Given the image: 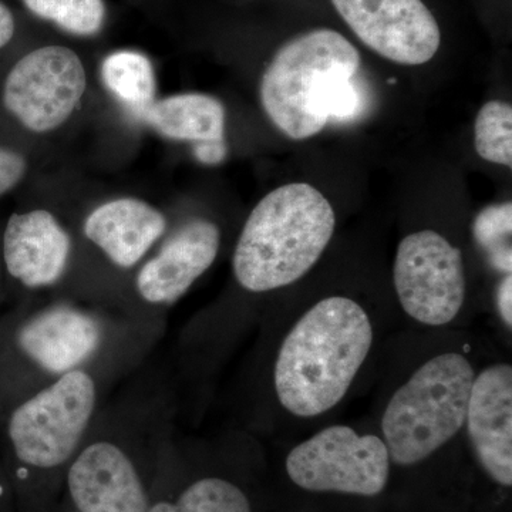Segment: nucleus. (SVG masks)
<instances>
[{
    "instance_id": "15",
    "label": "nucleus",
    "mask_w": 512,
    "mask_h": 512,
    "mask_svg": "<svg viewBox=\"0 0 512 512\" xmlns=\"http://www.w3.org/2000/svg\"><path fill=\"white\" fill-rule=\"evenodd\" d=\"M164 215L147 202L121 198L100 205L84 222V234L110 261L131 268L164 234Z\"/></svg>"
},
{
    "instance_id": "8",
    "label": "nucleus",
    "mask_w": 512,
    "mask_h": 512,
    "mask_svg": "<svg viewBox=\"0 0 512 512\" xmlns=\"http://www.w3.org/2000/svg\"><path fill=\"white\" fill-rule=\"evenodd\" d=\"M157 470L116 441H92L64 471L60 498L77 512H148Z\"/></svg>"
},
{
    "instance_id": "7",
    "label": "nucleus",
    "mask_w": 512,
    "mask_h": 512,
    "mask_svg": "<svg viewBox=\"0 0 512 512\" xmlns=\"http://www.w3.org/2000/svg\"><path fill=\"white\" fill-rule=\"evenodd\" d=\"M393 279L403 311L423 325H447L463 308V255L439 232L424 229L402 239Z\"/></svg>"
},
{
    "instance_id": "12",
    "label": "nucleus",
    "mask_w": 512,
    "mask_h": 512,
    "mask_svg": "<svg viewBox=\"0 0 512 512\" xmlns=\"http://www.w3.org/2000/svg\"><path fill=\"white\" fill-rule=\"evenodd\" d=\"M220 245V228L214 222H188L140 269L138 292L154 305L178 301L214 264Z\"/></svg>"
},
{
    "instance_id": "25",
    "label": "nucleus",
    "mask_w": 512,
    "mask_h": 512,
    "mask_svg": "<svg viewBox=\"0 0 512 512\" xmlns=\"http://www.w3.org/2000/svg\"><path fill=\"white\" fill-rule=\"evenodd\" d=\"M16 33V19L12 9L0 0V49L12 42Z\"/></svg>"
},
{
    "instance_id": "13",
    "label": "nucleus",
    "mask_w": 512,
    "mask_h": 512,
    "mask_svg": "<svg viewBox=\"0 0 512 512\" xmlns=\"http://www.w3.org/2000/svg\"><path fill=\"white\" fill-rule=\"evenodd\" d=\"M70 238L50 212L13 214L3 234V259L13 278L28 288L55 284L70 255Z\"/></svg>"
},
{
    "instance_id": "2",
    "label": "nucleus",
    "mask_w": 512,
    "mask_h": 512,
    "mask_svg": "<svg viewBox=\"0 0 512 512\" xmlns=\"http://www.w3.org/2000/svg\"><path fill=\"white\" fill-rule=\"evenodd\" d=\"M373 345L365 309L345 296L313 305L286 335L276 357L279 403L298 417H316L342 402Z\"/></svg>"
},
{
    "instance_id": "5",
    "label": "nucleus",
    "mask_w": 512,
    "mask_h": 512,
    "mask_svg": "<svg viewBox=\"0 0 512 512\" xmlns=\"http://www.w3.org/2000/svg\"><path fill=\"white\" fill-rule=\"evenodd\" d=\"M474 369L466 356L443 353L419 367L393 394L382 419L383 441L396 466L419 464L466 424Z\"/></svg>"
},
{
    "instance_id": "22",
    "label": "nucleus",
    "mask_w": 512,
    "mask_h": 512,
    "mask_svg": "<svg viewBox=\"0 0 512 512\" xmlns=\"http://www.w3.org/2000/svg\"><path fill=\"white\" fill-rule=\"evenodd\" d=\"M25 173V158L15 151L0 148V197L16 187Z\"/></svg>"
},
{
    "instance_id": "9",
    "label": "nucleus",
    "mask_w": 512,
    "mask_h": 512,
    "mask_svg": "<svg viewBox=\"0 0 512 512\" xmlns=\"http://www.w3.org/2000/svg\"><path fill=\"white\" fill-rule=\"evenodd\" d=\"M86 70L69 47H39L10 70L3 104L35 133H46L72 116L86 90Z\"/></svg>"
},
{
    "instance_id": "10",
    "label": "nucleus",
    "mask_w": 512,
    "mask_h": 512,
    "mask_svg": "<svg viewBox=\"0 0 512 512\" xmlns=\"http://www.w3.org/2000/svg\"><path fill=\"white\" fill-rule=\"evenodd\" d=\"M367 47L406 66L430 62L439 52V23L421 0H332Z\"/></svg>"
},
{
    "instance_id": "26",
    "label": "nucleus",
    "mask_w": 512,
    "mask_h": 512,
    "mask_svg": "<svg viewBox=\"0 0 512 512\" xmlns=\"http://www.w3.org/2000/svg\"><path fill=\"white\" fill-rule=\"evenodd\" d=\"M0 512H18L12 484H10L2 461H0Z\"/></svg>"
},
{
    "instance_id": "27",
    "label": "nucleus",
    "mask_w": 512,
    "mask_h": 512,
    "mask_svg": "<svg viewBox=\"0 0 512 512\" xmlns=\"http://www.w3.org/2000/svg\"><path fill=\"white\" fill-rule=\"evenodd\" d=\"M46 512H77L74 511L72 507H70L69 504L66 503V501L63 500V498H59V501L55 505H52V507L49 508Z\"/></svg>"
},
{
    "instance_id": "1",
    "label": "nucleus",
    "mask_w": 512,
    "mask_h": 512,
    "mask_svg": "<svg viewBox=\"0 0 512 512\" xmlns=\"http://www.w3.org/2000/svg\"><path fill=\"white\" fill-rule=\"evenodd\" d=\"M96 403L92 376L74 369L10 412L2 464L18 512H46L59 501L64 471L82 447Z\"/></svg>"
},
{
    "instance_id": "16",
    "label": "nucleus",
    "mask_w": 512,
    "mask_h": 512,
    "mask_svg": "<svg viewBox=\"0 0 512 512\" xmlns=\"http://www.w3.org/2000/svg\"><path fill=\"white\" fill-rule=\"evenodd\" d=\"M148 512H254L247 491L221 476L184 477L158 463Z\"/></svg>"
},
{
    "instance_id": "6",
    "label": "nucleus",
    "mask_w": 512,
    "mask_h": 512,
    "mask_svg": "<svg viewBox=\"0 0 512 512\" xmlns=\"http://www.w3.org/2000/svg\"><path fill=\"white\" fill-rule=\"evenodd\" d=\"M389 451L380 437L332 426L298 444L286 458L293 484L312 493L376 497L389 483Z\"/></svg>"
},
{
    "instance_id": "3",
    "label": "nucleus",
    "mask_w": 512,
    "mask_h": 512,
    "mask_svg": "<svg viewBox=\"0 0 512 512\" xmlns=\"http://www.w3.org/2000/svg\"><path fill=\"white\" fill-rule=\"evenodd\" d=\"M335 227L332 205L312 185L276 188L245 222L232 261L235 278L256 293L293 284L319 261Z\"/></svg>"
},
{
    "instance_id": "18",
    "label": "nucleus",
    "mask_w": 512,
    "mask_h": 512,
    "mask_svg": "<svg viewBox=\"0 0 512 512\" xmlns=\"http://www.w3.org/2000/svg\"><path fill=\"white\" fill-rule=\"evenodd\" d=\"M101 74L107 89L131 110L143 114L153 103L156 77L147 56L130 50L113 53L104 60Z\"/></svg>"
},
{
    "instance_id": "20",
    "label": "nucleus",
    "mask_w": 512,
    "mask_h": 512,
    "mask_svg": "<svg viewBox=\"0 0 512 512\" xmlns=\"http://www.w3.org/2000/svg\"><path fill=\"white\" fill-rule=\"evenodd\" d=\"M474 146L488 163L512 167V107L505 101H488L474 124Z\"/></svg>"
},
{
    "instance_id": "19",
    "label": "nucleus",
    "mask_w": 512,
    "mask_h": 512,
    "mask_svg": "<svg viewBox=\"0 0 512 512\" xmlns=\"http://www.w3.org/2000/svg\"><path fill=\"white\" fill-rule=\"evenodd\" d=\"M36 18L55 23L77 36H94L106 22L103 0H22Z\"/></svg>"
},
{
    "instance_id": "17",
    "label": "nucleus",
    "mask_w": 512,
    "mask_h": 512,
    "mask_svg": "<svg viewBox=\"0 0 512 512\" xmlns=\"http://www.w3.org/2000/svg\"><path fill=\"white\" fill-rule=\"evenodd\" d=\"M141 116L157 133L174 140L195 144L224 141V106L207 94H177L153 101Z\"/></svg>"
},
{
    "instance_id": "11",
    "label": "nucleus",
    "mask_w": 512,
    "mask_h": 512,
    "mask_svg": "<svg viewBox=\"0 0 512 512\" xmlns=\"http://www.w3.org/2000/svg\"><path fill=\"white\" fill-rule=\"evenodd\" d=\"M468 437L487 476L512 485V367L498 363L474 377L468 399Z\"/></svg>"
},
{
    "instance_id": "23",
    "label": "nucleus",
    "mask_w": 512,
    "mask_h": 512,
    "mask_svg": "<svg viewBox=\"0 0 512 512\" xmlns=\"http://www.w3.org/2000/svg\"><path fill=\"white\" fill-rule=\"evenodd\" d=\"M497 308L500 313L501 319L508 326L512 328V276L511 274L505 275L501 284L497 289Z\"/></svg>"
},
{
    "instance_id": "21",
    "label": "nucleus",
    "mask_w": 512,
    "mask_h": 512,
    "mask_svg": "<svg viewBox=\"0 0 512 512\" xmlns=\"http://www.w3.org/2000/svg\"><path fill=\"white\" fill-rule=\"evenodd\" d=\"M511 232V202L485 208L473 225L474 238L487 252L491 265L505 275L512 269Z\"/></svg>"
},
{
    "instance_id": "14",
    "label": "nucleus",
    "mask_w": 512,
    "mask_h": 512,
    "mask_svg": "<svg viewBox=\"0 0 512 512\" xmlns=\"http://www.w3.org/2000/svg\"><path fill=\"white\" fill-rule=\"evenodd\" d=\"M96 320L70 308H56L26 320L16 333L20 352L46 372L79 369L100 345Z\"/></svg>"
},
{
    "instance_id": "24",
    "label": "nucleus",
    "mask_w": 512,
    "mask_h": 512,
    "mask_svg": "<svg viewBox=\"0 0 512 512\" xmlns=\"http://www.w3.org/2000/svg\"><path fill=\"white\" fill-rule=\"evenodd\" d=\"M194 154L201 163L208 165L220 164L227 156V146H225V141L195 144Z\"/></svg>"
},
{
    "instance_id": "4",
    "label": "nucleus",
    "mask_w": 512,
    "mask_h": 512,
    "mask_svg": "<svg viewBox=\"0 0 512 512\" xmlns=\"http://www.w3.org/2000/svg\"><path fill=\"white\" fill-rule=\"evenodd\" d=\"M359 52L345 36L316 29L293 37L276 52L261 83L269 119L292 140H306L328 124L325 101L333 84L355 77Z\"/></svg>"
}]
</instances>
